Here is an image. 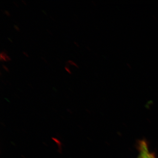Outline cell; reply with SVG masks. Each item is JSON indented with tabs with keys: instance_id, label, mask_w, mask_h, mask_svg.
Wrapping results in <instances>:
<instances>
[{
	"instance_id": "8",
	"label": "cell",
	"mask_w": 158,
	"mask_h": 158,
	"mask_svg": "<svg viewBox=\"0 0 158 158\" xmlns=\"http://www.w3.org/2000/svg\"><path fill=\"white\" fill-rule=\"evenodd\" d=\"M23 54H24V55H25L26 56H27V57H29V55H28V54H27V53L26 52H23Z\"/></svg>"
},
{
	"instance_id": "6",
	"label": "cell",
	"mask_w": 158,
	"mask_h": 158,
	"mask_svg": "<svg viewBox=\"0 0 158 158\" xmlns=\"http://www.w3.org/2000/svg\"><path fill=\"white\" fill-rule=\"evenodd\" d=\"M14 27L15 29V30H16V31H19L20 30H19V27H18V26L17 25H14Z\"/></svg>"
},
{
	"instance_id": "9",
	"label": "cell",
	"mask_w": 158,
	"mask_h": 158,
	"mask_svg": "<svg viewBox=\"0 0 158 158\" xmlns=\"http://www.w3.org/2000/svg\"><path fill=\"white\" fill-rule=\"evenodd\" d=\"M74 43L75 44H76L77 46L79 47V45L77 43V42H76V41H74Z\"/></svg>"
},
{
	"instance_id": "1",
	"label": "cell",
	"mask_w": 158,
	"mask_h": 158,
	"mask_svg": "<svg viewBox=\"0 0 158 158\" xmlns=\"http://www.w3.org/2000/svg\"><path fill=\"white\" fill-rule=\"evenodd\" d=\"M141 154L139 158H156L152 155L150 153L147 145L145 143H141Z\"/></svg>"
},
{
	"instance_id": "12",
	"label": "cell",
	"mask_w": 158,
	"mask_h": 158,
	"mask_svg": "<svg viewBox=\"0 0 158 158\" xmlns=\"http://www.w3.org/2000/svg\"><path fill=\"white\" fill-rule=\"evenodd\" d=\"M8 39H9V40H10V41H11V42H12V41L10 39V38H9V37H8Z\"/></svg>"
},
{
	"instance_id": "14",
	"label": "cell",
	"mask_w": 158,
	"mask_h": 158,
	"mask_svg": "<svg viewBox=\"0 0 158 158\" xmlns=\"http://www.w3.org/2000/svg\"><path fill=\"white\" fill-rule=\"evenodd\" d=\"M42 11H43L44 12V13H45V14H46V12H45V11H44V10H42Z\"/></svg>"
},
{
	"instance_id": "3",
	"label": "cell",
	"mask_w": 158,
	"mask_h": 158,
	"mask_svg": "<svg viewBox=\"0 0 158 158\" xmlns=\"http://www.w3.org/2000/svg\"><path fill=\"white\" fill-rule=\"evenodd\" d=\"M66 63H67V64L69 63V64H70V65H74V66H75L76 67H77V68H79L78 65H77L75 62H74L73 61H72V60H69L68 61L66 62Z\"/></svg>"
},
{
	"instance_id": "10",
	"label": "cell",
	"mask_w": 158,
	"mask_h": 158,
	"mask_svg": "<svg viewBox=\"0 0 158 158\" xmlns=\"http://www.w3.org/2000/svg\"><path fill=\"white\" fill-rule=\"evenodd\" d=\"M22 2H23L24 3V4H25V5H27V4H26L25 1H24V0H22Z\"/></svg>"
},
{
	"instance_id": "2",
	"label": "cell",
	"mask_w": 158,
	"mask_h": 158,
	"mask_svg": "<svg viewBox=\"0 0 158 158\" xmlns=\"http://www.w3.org/2000/svg\"><path fill=\"white\" fill-rule=\"evenodd\" d=\"M0 60L2 62H7V61H11V59L10 57L7 55V54L5 52H1L0 54Z\"/></svg>"
},
{
	"instance_id": "13",
	"label": "cell",
	"mask_w": 158,
	"mask_h": 158,
	"mask_svg": "<svg viewBox=\"0 0 158 158\" xmlns=\"http://www.w3.org/2000/svg\"><path fill=\"white\" fill-rule=\"evenodd\" d=\"M14 3H15V5H16V6H18V5H17V3H15V2H14Z\"/></svg>"
},
{
	"instance_id": "7",
	"label": "cell",
	"mask_w": 158,
	"mask_h": 158,
	"mask_svg": "<svg viewBox=\"0 0 158 158\" xmlns=\"http://www.w3.org/2000/svg\"><path fill=\"white\" fill-rule=\"evenodd\" d=\"M5 13L6 15H8V16H10V15H10L9 11H7V10H5Z\"/></svg>"
},
{
	"instance_id": "11",
	"label": "cell",
	"mask_w": 158,
	"mask_h": 158,
	"mask_svg": "<svg viewBox=\"0 0 158 158\" xmlns=\"http://www.w3.org/2000/svg\"><path fill=\"white\" fill-rule=\"evenodd\" d=\"M41 58H42V59H43L44 61V62H47V61H46V60H45V59H44V58H43V57H41Z\"/></svg>"
},
{
	"instance_id": "4",
	"label": "cell",
	"mask_w": 158,
	"mask_h": 158,
	"mask_svg": "<svg viewBox=\"0 0 158 158\" xmlns=\"http://www.w3.org/2000/svg\"><path fill=\"white\" fill-rule=\"evenodd\" d=\"M65 70L67 72L69 73V74H72L71 72L70 69H69V68L68 66H65Z\"/></svg>"
},
{
	"instance_id": "5",
	"label": "cell",
	"mask_w": 158,
	"mask_h": 158,
	"mask_svg": "<svg viewBox=\"0 0 158 158\" xmlns=\"http://www.w3.org/2000/svg\"><path fill=\"white\" fill-rule=\"evenodd\" d=\"M2 66L3 68L4 69H5V70L6 71L8 72H9V69H8V67H6V65H2Z\"/></svg>"
}]
</instances>
